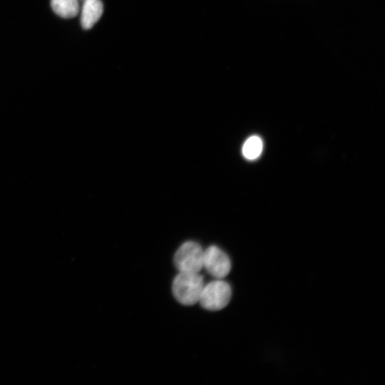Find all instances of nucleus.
Wrapping results in <instances>:
<instances>
[{
    "mask_svg": "<svg viewBox=\"0 0 385 385\" xmlns=\"http://www.w3.org/2000/svg\"><path fill=\"white\" fill-rule=\"evenodd\" d=\"M231 297L230 285L222 279H216L205 284L198 302L207 310L218 311L229 304Z\"/></svg>",
    "mask_w": 385,
    "mask_h": 385,
    "instance_id": "obj_2",
    "label": "nucleus"
},
{
    "mask_svg": "<svg viewBox=\"0 0 385 385\" xmlns=\"http://www.w3.org/2000/svg\"><path fill=\"white\" fill-rule=\"evenodd\" d=\"M203 267L216 279H222L230 272L232 265L229 256L220 248L211 245L204 250Z\"/></svg>",
    "mask_w": 385,
    "mask_h": 385,
    "instance_id": "obj_4",
    "label": "nucleus"
},
{
    "mask_svg": "<svg viewBox=\"0 0 385 385\" xmlns=\"http://www.w3.org/2000/svg\"><path fill=\"white\" fill-rule=\"evenodd\" d=\"M263 148V143L258 135L249 137L244 143L242 148L243 156L247 160H255L257 158Z\"/></svg>",
    "mask_w": 385,
    "mask_h": 385,
    "instance_id": "obj_7",
    "label": "nucleus"
},
{
    "mask_svg": "<svg viewBox=\"0 0 385 385\" xmlns=\"http://www.w3.org/2000/svg\"><path fill=\"white\" fill-rule=\"evenodd\" d=\"M51 6L57 15L66 19L73 18L79 12L78 0H51Z\"/></svg>",
    "mask_w": 385,
    "mask_h": 385,
    "instance_id": "obj_6",
    "label": "nucleus"
},
{
    "mask_svg": "<svg viewBox=\"0 0 385 385\" xmlns=\"http://www.w3.org/2000/svg\"><path fill=\"white\" fill-rule=\"evenodd\" d=\"M204 285L199 272H179L173 281L172 292L179 303L190 306L199 302Z\"/></svg>",
    "mask_w": 385,
    "mask_h": 385,
    "instance_id": "obj_1",
    "label": "nucleus"
},
{
    "mask_svg": "<svg viewBox=\"0 0 385 385\" xmlns=\"http://www.w3.org/2000/svg\"><path fill=\"white\" fill-rule=\"evenodd\" d=\"M103 11L101 0H84L81 9V23L84 29H90L100 19Z\"/></svg>",
    "mask_w": 385,
    "mask_h": 385,
    "instance_id": "obj_5",
    "label": "nucleus"
},
{
    "mask_svg": "<svg viewBox=\"0 0 385 385\" xmlns=\"http://www.w3.org/2000/svg\"><path fill=\"white\" fill-rule=\"evenodd\" d=\"M204 250L195 242L183 243L174 255V265L181 272H200L203 268Z\"/></svg>",
    "mask_w": 385,
    "mask_h": 385,
    "instance_id": "obj_3",
    "label": "nucleus"
}]
</instances>
